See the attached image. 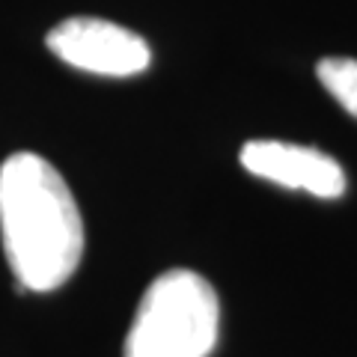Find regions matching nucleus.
I'll list each match as a JSON object with an SVG mask.
<instances>
[{
	"mask_svg": "<svg viewBox=\"0 0 357 357\" xmlns=\"http://www.w3.org/2000/svg\"><path fill=\"white\" fill-rule=\"evenodd\" d=\"M0 236L18 292H54L81 265V208L36 152H15L0 167Z\"/></svg>",
	"mask_w": 357,
	"mask_h": 357,
	"instance_id": "obj_1",
	"label": "nucleus"
},
{
	"mask_svg": "<svg viewBox=\"0 0 357 357\" xmlns=\"http://www.w3.org/2000/svg\"><path fill=\"white\" fill-rule=\"evenodd\" d=\"M241 167L265 182L307 191L319 199H337L345 194L342 167L312 146H295L283 140H250L241 149Z\"/></svg>",
	"mask_w": 357,
	"mask_h": 357,
	"instance_id": "obj_4",
	"label": "nucleus"
},
{
	"mask_svg": "<svg viewBox=\"0 0 357 357\" xmlns=\"http://www.w3.org/2000/svg\"><path fill=\"white\" fill-rule=\"evenodd\" d=\"M45 42L63 63L107 77L140 75L152 60L149 45L137 33L105 18H66L48 33Z\"/></svg>",
	"mask_w": 357,
	"mask_h": 357,
	"instance_id": "obj_3",
	"label": "nucleus"
},
{
	"mask_svg": "<svg viewBox=\"0 0 357 357\" xmlns=\"http://www.w3.org/2000/svg\"><path fill=\"white\" fill-rule=\"evenodd\" d=\"M220 304L206 277L173 268L140 298L126 337V357H208L218 345Z\"/></svg>",
	"mask_w": 357,
	"mask_h": 357,
	"instance_id": "obj_2",
	"label": "nucleus"
},
{
	"mask_svg": "<svg viewBox=\"0 0 357 357\" xmlns=\"http://www.w3.org/2000/svg\"><path fill=\"white\" fill-rule=\"evenodd\" d=\"M319 81L337 102L357 119V60L351 57H328L319 63Z\"/></svg>",
	"mask_w": 357,
	"mask_h": 357,
	"instance_id": "obj_5",
	"label": "nucleus"
}]
</instances>
